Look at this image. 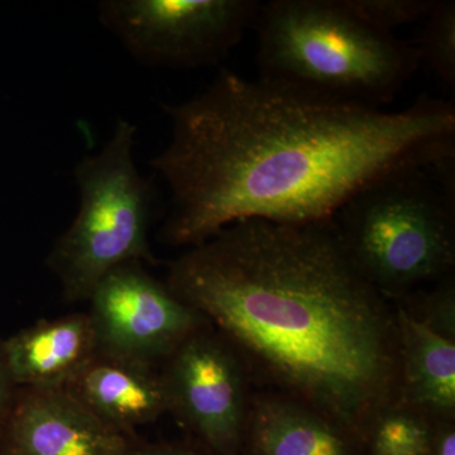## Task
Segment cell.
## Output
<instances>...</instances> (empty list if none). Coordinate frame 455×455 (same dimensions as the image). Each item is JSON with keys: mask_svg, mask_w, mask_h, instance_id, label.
Listing matches in <instances>:
<instances>
[{"mask_svg": "<svg viewBox=\"0 0 455 455\" xmlns=\"http://www.w3.org/2000/svg\"><path fill=\"white\" fill-rule=\"evenodd\" d=\"M368 25L386 33L427 18L435 0H343Z\"/></svg>", "mask_w": 455, "mask_h": 455, "instance_id": "obj_16", "label": "cell"}, {"mask_svg": "<svg viewBox=\"0 0 455 455\" xmlns=\"http://www.w3.org/2000/svg\"><path fill=\"white\" fill-rule=\"evenodd\" d=\"M64 391L124 435L169 412L160 372L125 359L95 355Z\"/></svg>", "mask_w": 455, "mask_h": 455, "instance_id": "obj_11", "label": "cell"}, {"mask_svg": "<svg viewBox=\"0 0 455 455\" xmlns=\"http://www.w3.org/2000/svg\"><path fill=\"white\" fill-rule=\"evenodd\" d=\"M128 455H200L193 449L178 444H145L132 447Z\"/></svg>", "mask_w": 455, "mask_h": 455, "instance_id": "obj_20", "label": "cell"}, {"mask_svg": "<svg viewBox=\"0 0 455 455\" xmlns=\"http://www.w3.org/2000/svg\"><path fill=\"white\" fill-rule=\"evenodd\" d=\"M9 376L27 390H64L98 355L88 314L40 322L3 341Z\"/></svg>", "mask_w": 455, "mask_h": 455, "instance_id": "obj_12", "label": "cell"}, {"mask_svg": "<svg viewBox=\"0 0 455 455\" xmlns=\"http://www.w3.org/2000/svg\"><path fill=\"white\" fill-rule=\"evenodd\" d=\"M163 109L171 140L151 166L171 194L161 239L176 247L245 220H333L382 180L454 170V103L427 95L388 112L221 70Z\"/></svg>", "mask_w": 455, "mask_h": 455, "instance_id": "obj_1", "label": "cell"}, {"mask_svg": "<svg viewBox=\"0 0 455 455\" xmlns=\"http://www.w3.org/2000/svg\"><path fill=\"white\" fill-rule=\"evenodd\" d=\"M438 423V421H436ZM435 421L396 403L374 421L366 439L367 455H427Z\"/></svg>", "mask_w": 455, "mask_h": 455, "instance_id": "obj_14", "label": "cell"}, {"mask_svg": "<svg viewBox=\"0 0 455 455\" xmlns=\"http://www.w3.org/2000/svg\"><path fill=\"white\" fill-rule=\"evenodd\" d=\"M167 286L243 359L252 382L363 440L398 400L396 313L333 220H245L169 266Z\"/></svg>", "mask_w": 455, "mask_h": 455, "instance_id": "obj_2", "label": "cell"}, {"mask_svg": "<svg viewBox=\"0 0 455 455\" xmlns=\"http://www.w3.org/2000/svg\"><path fill=\"white\" fill-rule=\"evenodd\" d=\"M400 343L397 403L433 421L455 420V343L434 333L397 302Z\"/></svg>", "mask_w": 455, "mask_h": 455, "instance_id": "obj_13", "label": "cell"}, {"mask_svg": "<svg viewBox=\"0 0 455 455\" xmlns=\"http://www.w3.org/2000/svg\"><path fill=\"white\" fill-rule=\"evenodd\" d=\"M169 412L217 455H242L250 416V372L211 324L191 334L164 362Z\"/></svg>", "mask_w": 455, "mask_h": 455, "instance_id": "obj_7", "label": "cell"}, {"mask_svg": "<svg viewBox=\"0 0 455 455\" xmlns=\"http://www.w3.org/2000/svg\"><path fill=\"white\" fill-rule=\"evenodd\" d=\"M254 0H101L98 20L140 64H220L254 26Z\"/></svg>", "mask_w": 455, "mask_h": 455, "instance_id": "obj_6", "label": "cell"}, {"mask_svg": "<svg viewBox=\"0 0 455 455\" xmlns=\"http://www.w3.org/2000/svg\"><path fill=\"white\" fill-rule=\"evenodd\" d=\"M247 455H367L363 440L316 410L278 392L253 394Z\"/></svg>", "mask_w": 455, "mask_h": 455, "instance_id": "obj_10", "label": "cell"}, {"mask_svg": "<svg viewBox=\"0 0 455 455\" xmlns=\"http://www.w3.org/2000/svg\"><path fill=\"white\" fill-rule=\"evenodd\" d=\"M344 250L387 300L451 276L455 266L454 170H416L377 182L334 215Z\"/></svg>", "mask_w": 455, "mask_h": 455, "instance_id": "obj_4", "label": "cell"}, {"mask_svg": "<svg viewBox=\"0 0 455 455\" xmlns=\"http://www.w3.org/2000/svg\"><path fill=\"white\" fill-rule=\"evenodd\" d=\"M13 382L9 376L7 362H5L3 341H0V421L7 412L9 403L13 398Z\"/></svg>", "mask_w": 455, "mask_h": 455, "instance_id": "obj_19", "label": "cell"}, {"mask_svg": "<svg viewBox=\"0 0 455 455\" xmlns=\"http://www.w3.org/2000/svg\"><path fill=\"white\" fill-rule=\"evenodd\" d=\"M420 38L415 42L421 65L442 80L448 88H455V2L435 0Z\"/></svg>", "mask_w": 455, "mask_h": 455, "instance_id": "obj_15", "label": "cell"}, {"mask_svg": "<svg viewBox=\"0 0 455 455\" xmlns=\"http://www.w3.org/2000/svg\"><path fill=\"white\" fill-rule=\"evenodd\" d=\"M427 455H455V420L435 423Z\"/></svg>", "mask_w": 455, "mask_h": 455, "instance_id": "obj_18", "label": "cell"}, {"mask_svg": "<svg viewBox=\"0 0 455 455\" xmlns=\"http://www.w3.org/2000/svg\"><path fill=\"white\" fill-rule=\"evenodd\" d=\"M98 355L155 367L191 334L209 325L132 260L108 272L88 299Z\"/></svg>", "mask_w": 455, "mask_h": 455, "instance_id": "obj_8", "label": "cell"}, {"mask_svg": "<svg viewBox=\"0 0 455 455\" xmlns=\"http://www.w3.org/2000/svg\"><path fill=\"white\" fill-rule=\"evenodd\" d=\"M137 131L121 119L100 151L75 166L79 211L47 256L68 301H88L99 281L118 266L155 262L148 232L160 196L134 163Z\"/></svg>", "mask_w": 455, "mask_h": 455, "instance_id": "obj_5", "label": "cell"}, {"mask_svg": "<svg viewBox=\"0 0 455 455\" xmlns=\"http://www.w3.org/2000/svg\"><path fill=\"white\" fill-rule=\"evenodd\" d=\"M414 307L423 310L416 319L429 326L434 333L455 343V286L454 277L443 278L434 291L418 293L412 298ZM415 317V316H414Z\"/></svg>", "mask_w": 455, "mask_h": 455, "instance_id": "obj_17", "label": "cell"}, {"mask_svg": "<svg viewBox=\"0 0 455 455\" xmlns=\"http://www.w3.org/2000/svg\"><path fill=\"white\" fill-rule=\"evenodd\" d=\"M3 455H128L127 435L101 423L64 390L13 395L0 421Z\"/></svg>", "mask_w": 455, "mask_h": 455, "instance_id": "obj_9", "label": "cell"}, {"mask_svg": "<svg viewBox=\"0 0 455 455\" xmlns=\"http://www.w3.org/2000/svg\"><path fill=\"white\" fill-rule=\"evenodd\" d=\"M253 27L260 79L328 98L387 106L421 65L414 44L368 25L343 0H272Z\"/></svg>", "mask_w": 455, "mask_h": 455, "instance_id": "obj_3", "label": "cell"}]
</instances>
